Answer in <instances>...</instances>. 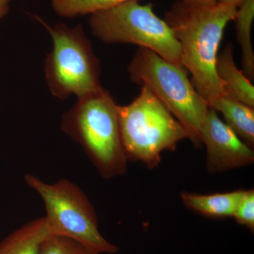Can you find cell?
I'll return each mask as SVG.
<instances>
[{
	"label": "cell",
	"mask_w": 254,
	"mask_h": 254,
	"mask_svg": "<svg viewBox=\"0 0 254 254\" xmlns=\"http://www.w3.org/2000/svg\"><path fill=\"white\" fill-rule=\"evenodd\" d=\"M237 9L222 3L200 6L177 0L165 14L164 20L180 43L182 66L209 107L225 95L215 65L224 31Z\"/></svg>",
	"instance_id": "1"
},
{
	"label": "cell",
	"mask_w": 254,
	"mask_h": 254,
	"mask_svg": "<svg viewBox=\"0 0 254 254\" xmlns=\"http://www.w3.org/2000/svg\"><path fill=\"white\" fill-rule=\"evenodd\" d=\"M62 129L81 145L102 177L111 179L126 173L119 105L107 90L78 98L63 115Z\"/></svg>",
	"instance_id": "2"
},
{
	"label": "cell",
	"mask_w": 254,
	"mask_h": 254,
	"mask_svg": "<svg viewBox=\"0 0 254 254\" xmlns=\"http://www.w3.org/2000/svg\"><path fill=\"white\" fill-rule=\"evenodd\" d=\"M132 82L153 92L188 132L195 148L210 107L189 78L187 70L146 48H139L128 66Z\"/></svg>",
	"instance_id": "3"
},
{
	"label": "cell",
	"mask_w": 254,
	"mask_h": 254,
	"mask_svg": "<svg viewBox=\"0 0 254 254\" xmlns=\"http://www.w3.org/2000/svg\"><path fill=\"white\" fill-rule=\"evenodd\" d=\"M119 118L127 160L141 162L150 169L158 166L164 151L190 139L185 127L145 86L130 104L119 105Z\"/></svg>",
	"instance_id": "4"
},
{
	"label": "cell",
	"mask_w": 254,
	"mask_h": 254,
	"mask_svg": "<svg viewBox=\"0 0 254 254\" xmlns=\"http://www.w3.org/2000/svg\"><path fill=\"white\" fill-rule=\"evenodd\" d=\"M24 180L43 200L52 235L77 241L97 254L118 252V247L100 234L96 212L76 184L65 179L47 183L31 174L25 175Z\"/></svg>",
	"instance_id": "5"
},
{
	"label": "cell",
	"mask_w": 254,
	"mask_h": 254,
	"mask_svg": "<svg viewBox=\"0 0 254 254\" xmlns=\"http://www.w3.org/2000/svg\"><path fill=\"white\" fill-rule=\"evenodd\" d=\"M93 34L105 43H129L154 52L182 66L180 43L173 30L157 16L151 3L128 1L97 11L88 20Z\"/></svg>",
	"instance_id": "6"
},
{
	"label": "cell",
	"mask_w": 254,
	"mask_h": 254,
	"mask_svg": "<svg viewBox=\"0 0 254 254\" xmlns=\"http://www.w3.org/2000/svg\"><path fill=\"white\" fill-rule=\"evenodd\" d=\"M36 18L53 38V48L46 62L47 83L52 94L61 99L72 94L79 98L101 89L99 60L81 25L70 28L58 23L50 27Z\"/></svg>",
	"instance_id": "7"
},
{
	"label": "cell",
	"mask_w": 254,
	"mask_h": 254,
	"mask_svg": "<svg viewBox=\"0 0 254 254\" xmlns=\"http://www.w3.org/2000/svg\"><path fill=\"white\" fill-rule=\"evenodd\" d=\"M200 139L206 148L207 169L210 173H222L254 163L253 148L242 141L213 108H209Z\"/></svg>",
	"instance_id": "8"
},
{
	"label": "cell",
	"mask_w": 254,
	"mask_h": 254,
	"mask_svg": "<svg viewBox=\"0 0 254 254\" xmlns=\"http://www.w3.org/2000/svg\"><path fill=\"white\" fill-rule=\"evenodd\" d=\"M215 71L225 95L254 108V85L237 67L231 44H227L218 54Z\"/></svg>",
	"instance_id": "9"
},
{
	"label": "cell",
	"mask_w": 254,
	"mask_h": 254,
	"mask_svg": "<svg viewBox=\"0 0 254 254\" xmlns=\"http://www.w3.org/2000/svg\"><path fill=\"white\" fill-rule=\"evenodd\" d=\"M245 190L210 194L182 192L181 198L185 206L196 213L213 218L233 216Z\"/></svg>",
	"instance_id": "10"
},
{
	"label": "cell",
	"mask_w": 254,
	"mask_h": 254,
	"mask_svg": "<svg viewBox=\"0 0 254 254\" xmlns=\"http://www.w3.org/2000/svg\"><path fill=\"white\" fill-rule=\"evenodd\" d=\"M52 235L45 217L23 225L0 243V254H40L42 244Z\"/></svg>",
	"instance_id": "11"
},
{
	"label": "cell",
	"mask_w": 254,
	"mask_h": 254,
	"mask_svg": "<svg viewBox=\"0 0 254 254\" xmlns=\"http://www.w3.org/2000/svg\"><path fill=\"white\" fill-rule=\"evenodd\" d=\"M210 108L222 115L225 123L249 146H254V108L228 95L215 100Z\"/></svg>",
	"instance_id": "12"
},
{
	"label": "cell",
	"mask_w": 254,
	"mask_h": 254,
	"mask_svg": "<svg viewBox=\"0 0 254 254\" xmlns=\"http://www.w3.org/2000/svg\"><path fill=\"white\" fill-rule=\"evenodd\" d=\"M254 18V0H245L237 7L235 14L237 38L242 50L243 72L250 81L254 78V53L252 28Z\"/></svg>",
	"instance_id": "13"
},
{
	"label": "cell",
	"mask_w": 254,
	"mask_h": 254,
	"mask_svg": "<svg viewBox=\"0 0 254 254\" xmlns=\"http://www.w3.org/2000/svg\"><path fill=\"white\" fill-rule=\"evenodd\" d=\"M138 0H51L55 12L66 18L92 14L128 1Z\"/></svg>",
	"instance_id": "14"
},
{
	"label": "cell",
	"mask_w": 254,
	"mask_h": 254,
	"mask_svg": "<svg viewBox=\"0 0 254 254\" xmlns=\"http://www.w3.org/2000/svg\"><path fill=\"white\" fill-rule=\"evenodd\" d=\"M40 254H97L77 241L60 235H50L42 244Z\"/></svg>",
	"instance_id": "15"
},
{
	"label": "cell",
	"mask_w": 254,
	"mask_h": 254,
	"mask_svg": "<svg viewBox=\"0 0 254 254\" xmlns=\"http://www.w3.org/2000/svg\"><path fill=\"white\" fill-rule=\"evenodd\" d=\"M232 218L237 222L248 228L252 232L254 230V190H245L243 196L237 205Z\"/></svg>",
	"instance_id": "16"
},
{
	"label": "cell",
	"mask_w": 254,
	"mask_h": 254,
	"mask_svg": "<svg viewBox=\"0 0 254 254\" xmlns=\"http://www.w3.org/2000/svg\"><path fill=\"white\" fill-rule=\"evenodd\" d=\"M187 4L200 5V6H208L216 4L217 0H182Z\"/></svg>",
	"instance_id": "17"
},
{
	"label": "cell",
	"mask_w": 254,
	"mask_h": 254,
	"mask_svg": "<svg viewBox=\"0 0 254 254\" xmlns=\"http://www.w3.org/2000/svg\"><path fill=\"white\" fill-rule=\"evenodd\" d=\"M12 0H0V18L4 17L9 10V3Z\"/></svg>",
	"instance_id": "18"
},
{
	"label": "cell",
	"mask_w": 254,
	"mask_h": 254,
	"mask_svg": "<svg viewBox=\"0 0 254 254\" xmlns=\"http://www.w3.org/2000/svg\"><path fill=\"white\" fill-rule=\"evenodd\" d=\"M245 0H217V2L222 3V4H226L233 5V6L238 7Z\"/></svg>",
	"instance_id": "19"
}]
</instances>
